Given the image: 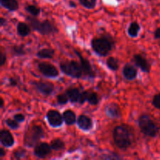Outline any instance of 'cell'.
<instances>
[{
  "instance_id": "1",
  "label": "cell",
  "mask_w": 160,
  "mask_h": 160,
  "mask_svg": "<svg viewBox=\"0 0 160 160\" xmlns=\"http://www.w3.org/2000/svg\"><path fill=\"white\" fill-rule=\"evenodd\" d=\"M134 136L131 128L120 125L113 130V140L116 145L122 150H126L132 145Z\"/></svg>"
},
{
  "instance_id": "2",
  "label": "cell",
  "mask_w": 160,
  "mask_h": 160,
  "mask_svg": "<svg viewBox=\"0 0 160 160\" xmlns=\"http://www.w3.org/2000/svg\"><path fill=\"white\" fill-rule=\"evenodd\" d=\"M138 126L144 135L155 138L159 132V127L148 115H142L138 119Z\"/></svg>"
},
{
  "instance_id": "3",
  "label": "cell",
  "mask_w": 160,
  "mask_h": 160,
  "mask_svg": "<svg viewBox=\"0 0 160 160\" xmlns=\"http://www.w3.org/2000/svg\"><path fill=\"white\" fill-rule=\"evenodd\" d=\"M27 20L34 31H38L43 35H48L57 32V28L49 20H44L40 22L38 19L33 17H28Z\"/></svg>"
},
{
  "instance_id": "4",
  "label": "cell",
  "mask_w": 160,
  "mask_h": 160,
  "mask_svg": "<svg viewBox=\"0 0 160 160\" xmlns=\"http://www.w3.org/2000/svg\"><path fill=\"white\" fill-rule=\"evenodd\" d=\"M44 138V131L40 126H33L24 134L23 143L25 146L32 148L36 146L39 141Z\"/></svg>"
},
{
  "instance_id": "5",
  "label": "cell",
  "mask_w": 160,
  "mask_h": 160,
  "mask_svg": "<svg viewBox=\"0 0 160 160\" xmlns=\"http://www.w3.org/2000/svg\"><path fill=\"white\" fill-rule=\"evenodd\" d=\"M59 67L62 73L73 78H81L83 74L81 63H78L76 61L72 60L69 62H61Z\"/></svg>"
},
{
  "instance_id": "6",
  "label": "cell",
  "mask_w": 160,
  "mask_h": 160,
  "mask_svg": "<svg viewBox=\"0 0 160 160\" xmlns=\"http://www.w3.org/2000/svg\"><path fill=\"white\" fill-rule=\"evenodd\" d=\"M92 48L98 55L105 56L112 50V43L106 38H98L92 41Z\"/></svg>"
},
{
  "instance_id": "7",
  "label": "cell",
  "mask_w": 160,
  "mask_h": 160,
  "mask_svg": "<svg viewBox=\"0 0 160 160\" xmlns=\"http://www.w3.org/2000/svg\"><path fill=\"white\" fill-rule=\"evenodd\" d=\"M38 70H40L42 75H44L46 78H54L59 75L57 69L53 65L47 62H41L38 64Z\"/></svg>"
},
{
  "instance_id": "8",
  "label": "cell",
  "mask_w": 160,
  "mask_h": 160,
  "mask_svg": "<svg viewBox=\"0 0 160 160\" xmlns=\"http://www.w3.org/2000/svg\"><path fill=\"white\" fill-rule=\"evenodd\" d=\"M46 117L49 125L52 128H58L62 124L63 117L58 111L54 110V109L49 110L47 112Z\"/></svg>"
},
{
  "instance_id": "9",
  "label": "cell",
  "mask_w": 160,
  "mask_h": 160,
  "mask_svg": "<svg viewBox=\"0 0 160 160\" xmlns=\"http://www.w3.org/2000/svg\"><path fill=\"white\" fill-rule=\"evenodd\" d=\"M74 52L76 53L77 56H78V58H79L80 63H81L83 73L90 78H95V72H94V70H92V65H91V63L89 62V61L88 60V59H84V58L81 56V53H80L79 52L77 51V50H74Z\"/></svg>"
},
{
  "instance_id": "10",
  "label": "cell",
  "mask_w": 160,
  "mask_h": 160,
  "mask_svg": "<svg viewBox=\"0 0 160 160\" xmlns=\"http://www.w3.org/2000/svg\"><path fill=\"white\" fill-rule=\"evenodd\" d=\"M52 148L51 145L47 143L38 144L34 150V153L39 159H44L47 157L51 153Z\"/></svg>"
},
{
  "instance_id": "11",
  "label": "cell",
  "mask_w": 160,
  "mask_h": 160,
  "mask_svg": "<svg viewBox=\"0 0 160 160\" xmlns=\"http://www.w3.org/2000/svg\"><path fill=\"white\" fill-rule=\"evenodd\" d=\"M134 61L136 66L140 68L142 71L145 73H149L150 70H151V65L145 57L139 54H136L134 56Z\"/></svg>"
},
{
  "instance_id": "12",
  "label": "cell",
  "mask_w": 160,
  "mask_h": 160,
  "mask_svg": "<svg viewBox=\"0 0 160 160\" xmlns=\"http://www.w3.org/2000/svg\"><path fill=\"white\" fill-rule=\"evenodd\" d=\"M34 86L39 92L45 95H49L54 91V85L48 82H34Z\"/></svg>"
},
{
  "instance_id": "13",
  "label": "cell",
  "mask_w": 160,
  "mask_h": 160,
  "mask_svg": "<svg viewBox=\"0 0 160 160\" xmlns=\"http://www.w3.org/2000/svg\"><path fill=\"white\" fill-rule=\"evenodd\" d=\"M0 141L1 144L6 148H9L14 145V138L10 132L6 130H2L0 131Z\"/></svg>"
},
{
  "instance_id": "14",
  "label": "cell",
  "mask_w": 160,
  "mask_h": 160,
  "mask_svg": "<svg viewBox=\"0 0 160 160\" xmlns=\"http://www.w3.org/2000/svg\"><path fill=\"white\" fill-rule=\"evenodd\" d=\"M106 114L109 118H119L121 116V111L118 105L110 103L106 107Z\"/></svg>"
},
{
  "instance_id": "15",
  "label": "cell",
  "mask_w": 160,
  "mask_h": 160,
  "mask_svg": "<svg viewBox=\"0 0 160 160\" xmlns=\"http://www.w3.org/2000/svg\"><path fill=\"white\" fill-rule=\"evenodd\" d=\"M123 74L125 79L128 81H132L138 75L137 69L131 64H127L123 69Z\"/></svg>"
},
{
  "instance_id": "16",
  "label": "cell",
  "mask_w": 160,
  "mask_h": 160,
  "mask_svg": "<svg viewBox=\"0 0 160 160\" xmlns=\"http://www.w3.org/2000/svg\"><path fill=\"white\" fill-rule=\"evenodd\" d=\"M78 125L83 131H89L92 128V120L85 115H81L78 119Z\"/></svg>"
},
{
  "instance_id": "17",
  "label": "cell",
  "mask_w": 160,
  "mask_h": 160,
  "mask_svg": "<svg viewBox=\"0 0 160 160\" xmlns=\"http://www.w3.org/2000/svg\"><path fill=\"white\" fill-rule=\"evenodd\" d=\"M66 94L68 96L69 100L71 102H78L80 99V96H81V92H80L79 89L76 88H71L67 89Z\"/></svg>"
},
{
  "instance_id": "18",
  "label": "cell",
  "mask_w": 160,
  "mask_h": 160,
  "mask_svg": "<svg viewBox=\"0 0 160 160\" xmlns=\"http://www.w3.org/2000/svg\"><path fill=\"white\" fill-rule=\"evenodd\" d=\"M1 6L9 11H16L18 9L19 4L17 0H0Z\"/></svg>"
},
{
  "instance_id": "19",
  "label": "cell",
  "mask_w": 160,
  "mask_h": 160,
  "mask_svg": "<svg viewBox=\"0 0 160 160\" xmlns=\"http://www.w3.org/2000/svg\"><path fill=\"white\" fill-rule=\"evenodd\" d=\"M17 34L21 37H26L31 33V28L23 22H19L17 24Z\"/></svg>"
},
{
  "instance_id": "20",
  "label": "cell",
  "mask_w": 160,
  "mask_h": 160,
  "mask_svg": "<svg viewBox=\"0 0 160 160\" xmlns=\"http://www.w3.org/2000/svg\"><path fill=\"white\" fill-rule=\"evenodd\" d=\"M63 120L67 125H73L76 121V115L72 110H66L62 114Z\"/></svg>"
},
{
  "instance_id": "21",
  "label": "cell",
  "mask_w": 160,
  "mask_h": 160,
  "mask_svg": "<svg viewBox=\"0 0 160 160\" xmlns=\"http://www.w3.org/2000/svg\"><path fill=\"white\" fill-rule=\"evenodd\" d=\"M55 54L54 50L52 48H43L37 52V56L40 59H52Z\"/></svg>"
},
{
  "instance_id": "22",
  "label": "cell",
  "mask_w": 160,
  "mask_h": 160,
  "mask_svg": "<svg viewBox=\"0 0 160 160\" xmlns=\"http://www.w3.org/2000/svg\"><path fill=\"white\" fill-rule=\"evenodd\" d=\"M139 31H140V25L137 22H133V23H131L128 30V34L132 38L137 37Z\"/></svg>"
},
{
  "instance_id": "23",
  "label": "cell",
  "mask_w": 160,
  "mask_h": 160,
  "mask_svg": "<svg viewBox=\"0 0 160 160\" xmlns=\"http://www.w3.org/2000/svg\"><path fill=\"white\" fill-rule=\"evenodd\" d=\"M87 101L90 103L91 105H97L99 102L97 93L93 92H88L87 94Z\"/></svg>"
},
{
  "instance_id": "24",
  "label": "cell",
  "mask_w": 160,
  "mask_h": 160,
  "mask_svg": "<svg viewBox=\"0 0 160 160\" xmlns=\"http://www.w3.org/2000/svg\"><path fill=\"white\" fill-rule=\"evenodd\" d=\"M51 148L52 149L56 150V151H59V150H62L65 148V144L60 139H55L51 142Z\"/></svg>"
},
{
  "instance_id": "25",
  "label": "cell",
  "mask_w": 160,
  "mask_h": 160,
  "mask_svg": "<svg viewBox=\"0 0 160 160\" xmlns=\"http://www.w3.org/2000/svg\"><path fill=\"white\" fill-rule=\"evenodd\" d=\"M106 65L111 70H117L119 67L118 60L113 57H109L106 61Z\"/></svg>"
},
{
  "instance_id": "26",
  "label": "cell",
  "mask_w": 160,
  "mask_h": 160,
  "mask_svg": "<svg viewBox=\"0 0 160 160\" xmlns=\"http://www.w3.org/2000/svg\"><path fill=\"white\" fill-rule=\"evenodd\" d=\"M25 10L27 12H29L30 14H31V16H34V17H37L39 15L41 12L40 8L37 7L35 6H33V5H29V6H27L25 7Z\"/></svg>"
},
{
  "instance_id": "27",
  "label": "cell",
  "mask_w": 160,
  "mask_h": 160,
  "mask_svg": "<svg viewBox=\"0 0 160 160\" xmlns=\"http://www.w3.org/2000/svg\"><path fill=\"white\" fill-rule=\"evenodd\" d=\"M11 50H12V55L14 56H23L26 53L23 45H16V46L12 47Z\"/></svg>"
},
{
  "instance_id": "28",
  "label": "cell",
  "mask_w": 160,
  "mask_h": 160,
  "mask_svg": "<svg viewBox=\"0 0 160 160\" xmlns=\"http://www.w3.org/2000/svg\"><path fill=\"white\" fill-rule=\"evenodd\" d=\"M80 4L82 5L84 7L87 9H94L95 7V4L92 2V0H79Z\"/></svg>"
},
{
  "instance_id": "29",
  "label": "cell",
  "mask_w": 160,
  "mask_h": 160,
  "mask_svg": "<svg viewBox=\"0 0 160 160\" xmlns=\"http://www.w3.org/2000/svg\"><path fill=\"white\" fill-rule=\"evenodd\" d=\"M69 100L68 96L67 94H61L57 96V102L60 105H65L66 103L68 102Z\"/></svg>"
},
{
  "instance_id": "30",
  "label": "cell",
  "mask_w": 160,
  "mask_h": 160,
  "mask_svg": "<svg viewBox=\"0 0 160 160\" xmlns=\"http://www.w3.org/2000/svg\"><path fill=\"white\" fill-rule=\"evenodd\" d=\"M6 123L7 124V126L9 128H10L12 130H17V128H19V124L18 122L16 121L15 120H11V119H7L6 120Z\"/></svg>"
},
{
  "instance_id": "31",
  "label": "cell",
  "mask_w": 160,
  "mask_h": 160,
  "mask_svg": "<svg viewBox=\"0 0 160 160\" xmlns=\"http://www.w3.org/2000/svg\"><path fill=\"white\" fill-rule=\"evenodd\" d=\"M26 150L23 149V148H20L14 152V157L17 159H20L26 156Z\"/></svg>"
},
{
  "instance_id": "32",
  "label": "cell",
  "mask_w": 160,
  "mask_h": 160,
  "mask_svg": "<svg viewBox=\"0 0 160 160\" xmlns=\"http://www.w3.org/2000/svg\"><path fill=\"white\" fill-rule=\"evenodd\" d=\"M152 105L155 108L160 110V94L155 95L152 100Z\"/></svg>"
},
{
  "instance_id": "33",
  "label": "cell",
  "mask_w": 160,
  "mask_h": 160,
  "mask_svg": "<svg viewBox=\"0 0 160 160\" xmlns=\"http://www.w3.org/2000/svg\"><path fill=\"white\" fill-rule=\"evenodd\" d=\"M87 94H88V92H81V96H80L79 102H78L80 104H84V103L87 101Z\"/></svg>"
},
{
  "instance_id": "34",
  "label": "cell",
  "mask_w": 160,
  "mask_h": 160,
  "mask_svg": "<svg viewBox=\"0 0 160 160\" xmlns=\"http://www.w3.org/2000/svg\"><path fill=\"white\" fill-rule=\"evenodd\" d=\"M13 118H14V120H15L16 121L18 122V123H22V122L24 121V120H25V117L21 113L16 114V115H14Z\"/></svg>"
},
{
  "instance_id": "35",
  "label": "cell",
  "mask_w": 160,
  "mask_h": 160,
  "mask_svg": "<svg viewBox=\"0 0 160 160\" xmlns=\"http://www.w3.org/2000/svg\"><path fill=\"white\" fill-rule=\"evenodd\" d=\"M0 60H1V66H4V64L6 63V56L2 52H0Z\"/></svg>"
},
{
  "instance_id": "36",
  "label": "cell",
  "mask_w": 160,
  "mask_h": 160,
  "mask_svg": "<svg viewBox=\"0 0 160 160\" xmlns=\"http://www.w3.org/2000/svg\"><path fill=\"white\" fill-rule=\"evenodd\" d=\"M154 37L156 39H160V28L156 30L154 33Z\"/></svg>"
},
{
  "instance_id": "37",
  "label": "cell",
  "mask_w": 160,
  "mask_h": 160,
  "mask_svg": "<svg viewBox=\"0 0 160 160\" xmlns=\"http://www.w3.org/2000/svg\"><path fill=\"white\" fill-rule=\"evenodd\" d=\"M9 84H10L11 86H17V81H16L14 78H10L9 79Z\"/></svg>"
},
{
  "instance_id": "38",
  "label": "cell",
  "mask_w": 160,
  "mask_h": 160,
  "mask_svg": "<svg viewBox=\"0 0 160 160\" xmlns=\"http://www.w3.org/2000/svg\"><path fill=\"white\" fill-rule=\"evenodd\" d=\"M5 155H6V152L4 151V148H1V149H0V157H4Z\"/></svg>"
},
{
  "instance_id": "39",
  "label": "cell",
  "mask_w": 160,
  "mask_h": 160,
  "mask_svg": "<svg viewBox=\"0 0 160 160\" xmlns=\"http://www.w3.org/2000/svg\"><path fill=\"white\" fill-rule=\"evenodd\" d=\"M69 6H70V7H72V8H75L77 6V5H76V3L74 2L70 1V2H69Z\"/></svg>"
},
{
  "instance_id": "40",
  "label": "cell",
  "mask_w": 160,
  "mask_h": 160,
  "mask_svg": "<svg viewBox=\"0 0 160 160\" xmlns=\"http://www.w3.org/2000/svg\"><path fill=\"white\" fill-rule=\"evenodd\" d=\"M6 23V20H5L3 17H1V19H0V24H1V26H3Z\"/></svg>"
},
{
  "instance_id": "41",
  "label": "cell",
  "mask_w": 160,
  "mask_h": 160,
  "mask_svg": "<svg viewBox=\"0 0 160 160\" xmlns=\"http://www.w3.org/2000/svg\"><path fill=\"white\" fill-rule=\"evenodd\" d=\"M3 105H4V102H3L2 98H1V108L3 107Z\"/></svg>"
},
{
  "instance_id": "42",
  "label": "cell",
  "mask_w": 160,
  "mask_h": 160,
  "mask_svg": "<svg viewBox=\"0 0 160 160\" xmlns=\"http://www.w3.org/2000/svg\"><path fill=\"white\" fill-rule=\"evenodd\" d=\"M96 1H97V0H92V2H94V3H95V4H96Z\"/></svg>"
}]
</instances>
